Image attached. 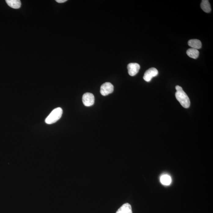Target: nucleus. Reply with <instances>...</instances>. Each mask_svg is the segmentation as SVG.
Listing matches in <instances>:
<instances>
[{"label": "nucleus", "instance_id": "f257e3e1", "mask_svg": "<svg viewBox=\"0 0 213 213\" xmlns=\"http://www.w3.org/2000/svg\"><path fill=\"white\" fill-rule=\"evenodd\" d=\"M176 92L175 96L178 101L180 102L183 107L185 108H188L190 106V101L186 94L183 90L181 86H176Z\"/></svg>", "mask_w": 213, "mask_h": 213}, {"label": "nucleus", "instance_id": "f03ea898", "mask_svg": "<svg viewBox=\"0 0 213 213\" xmlns=\"http://www.w3.org/2000/svg\"><path fill=\"white\" fill-rule=\"evenodd\" d=\"M62 113L63 111L61 108H55L46 119L45 123L48 124L55 123L61 117Z\"/></svg>", "mask_w": 213, "mask_h": 213}, {"label": "nucleus", "instance_id": "7ed1b4c3", "mask_svg": "<svg viewBox=\"0 0 213 213\" xmlns=\"http://www.w3.org/2000/svg\"><path fill=\"white\" fill-rule=\"evenodd\" d=\"M113 90V85L110 83L106 82L101 85L100 92L102 95L105 96L112 93Z\"/></svg>", "mask_w": 213, "mask_h": 213}, {"label": "nucleus", "instance_id": "20e7f679", "mask_svg": "<svg viewBox=\"0 0 213 213\" xmlns=\"http://www.w3.org/2000/svg\"><path fill=\"white\" fill-rule=\"evenodd\" d=\"M94 96L93 94L86 93L84 94L83 96V102L85 106L90 107L93 105L94 103Z\"/></svg>", "mask_w": 213, "mask_h": 213}, {"label": "nucleus", "instance_id": "39448f33", "mask_svg": "<svg viewBox=\"0 0 213 213\" xmlns=\"http://www.w3.org/2000/svg\"><path fill=\"white\" fill-rule=\"evenodd\" d=\"M158 74V70L154 68H151L146 70L144 75V79L146 82H150L153 77L156 76Z\"/></svg>", "mask_w": 213, "mask_h": 213}, {"label": "nucleus", "instance_id": "423d86ee", "mask_svg": "<svg viewBox=\"0 0 213 213\" xmlns=\"http://www.w3.org/2000/svg\"><path fill=\"white\" fill-rule=\"evenodd\" d=\"M127 68L129 74L131 76H134L139 72L140 66L137 63H131L127 65Z\"/></svg>", "mask_w": 213, "mask_h": 213}, {"label": "nucleus", "instance_id": "0eeeda50", "mask_svg": "<svg viewBox=\"0 0 213 213\" xmlns=\"http://www.w3.org/2000/svg\"><path fill=\"white\" fill-rule=\"evenodd\" d=\"M116 213H132L131 206L128 203H125L119 209Z\"/></svg>", "mask_w": 213, "mask_h": 213}, {"label": "nucleus", "instance_id": "6e6552de", "mask_svg": "<svg viewBox=\"0 0 213 213\" xmlns=\"http://www.w3.org/2000/svg\"><path fill=\"white\" fill-rule=\"evenodd\" d=\"M188 45L195 49H199L202 47V43L200 40L197 39H192L189 41Z\"/></svg>", "mask_w": 213, "mask_h": 213}, {"label": "nucleus", "instance_id": "1a4fd4ad", "mask_svg": "<svg viewBox=\"0 0 213 213\" xmlns=\"http://www.w3.org/2000/svg\"><path fill=\"white\" fill-rule=\"evenodd\" d=\"M6 1L7 5L13 9H18L21 7V2L19 0H6Z\"/></svg>", "mask_w": 213, "mask_h": 213}, {"label": "nucleus", "instance_id": "9d476101", "mask_svg": "<svg viewBox=\"0 0 213 213\" xmlns=\"http://www.w3.org/2000/svg\"><path fill=\"white\" fill-rule=\"evenodd\" d=\"M201 9L206 13H209L211 11V6L207 0H203L200 4Z\"/></svg>", "mask_w": 213, "mask_h": 213}, {"label": "nucleus", "instance_id": "9b49d317", "mask_svg": "<svg viewBox=\"0 0 213 213\" xmlns=\"http://www.w3.org/2000/svg\"><path fill=\"white\" fill-rule=\"evenodd\" d=\"M187 54L190 57L196 59L199 57V52L197 50L193 48H189L187 50Z\"/></svg>", "mask_w": 213, "mask_h": 213}, {"label": "nucleus", "instance_id": "f8f14e48", "mask_svg": "<svg viewBox=\"0 0 213 213\" xmlns=\"http://www.w3.org/2000/svg\"><path fill=\"white\" fill-rule=\"evenodd\" d=\"M172 180L171 176L165 174L161 176L160 182L162 184L165 185H169L171 183Z\"/></svg>", "mask_w": 213, "mask_h": 213}, {"label": "nucleus", "instance_id": "ddd939ff", "mask_svg": "<svg viewBox=\"0 0 213 213\" xmlns=\"http://www.w3.org/2000/svg\"><path fill=\"white\" fill-rule=\"evenodd\" d=\"M66 1H67V0H56V1L57 2L60 3H64V2H66Z\"/></svg>", "mask_w": 213, "mask_h": 213}]
</instances>
